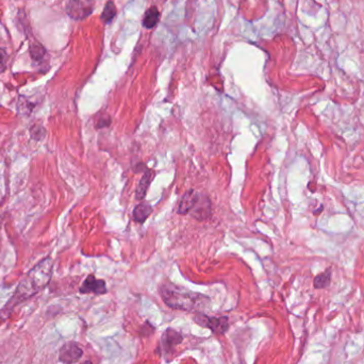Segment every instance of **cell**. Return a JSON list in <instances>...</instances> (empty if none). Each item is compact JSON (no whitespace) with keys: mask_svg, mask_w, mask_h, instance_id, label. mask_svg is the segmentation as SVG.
<instances>
[{"mask_svg":"<svg viewBox=\"0 0 364 364\" xmlns=\"http://www.w3.org/2000/svg\"><path fill=\"white\" fill-rule=\"evenodd\" d=\"M160 294L169 308L176 310L202 313L203 310L210 305L208 296L188 291L185 287L168 282H164L160 286Z\"/></svg>","mask_w":364,"mask_h":364,"instance_id":"cell-1","label":"cell"},{"mask_svg":"<svg viewBox=\"0 0 364 364\" xmlns=\"http://www.w3.org/2000/svg\"><path fill=\"white\" fill-rule=\"evenodd\" d=\"M51 270L52 261L50 258L45 259L35 267H33L24 278V280L19 283L15 294L7 304L6 309H13L17 304L29 299L39 291H41L43 287L46 286L50 280Z\"/></svg>","mask_w":364,"mask_h":364,"instance_id":"cell-2","label":"cell"},{"mask_svg":"<svg viewBox=\"0 0 364 364\" xmlns=\"http://www.w3.org/2000/svg\"><path fill=\"white\" fill-rule=\"evenodd\" d=\"M191 215L197 221L207 220L211 214V201L208 196L200 194L196 206L191 211Z\"/></svg>","mask_w":364,"mask_h":364,"instance_id":"cell-8","label":"cell"},{"mask_svg":"<svg viewBox=\"0 0 364 364\" xmlns=\"http://www.w3.org/2000/svg\"><path fill=\"white\" fill-rule=\"evenodd\" d=\"M94 7V0H68L66 13L74 20H83L93 13Z\"/></svg>","mask_w":364,"mask_h":364,"instance_id":"cell-3","label":"cell"},{"mask_svg":"<svg viewBox=\"0 0 364 364\" xmlns=\"http://www.w3.org/2000/svg\"><path fill=\"white\" fill-rule=\"evenodd\" d=\"M82 364H93L91 361H85V362H83Z\"/></svg>","mask_w":364,"mask_h":364,"instance_id":"cell-17","label":"cell"},{"mask_svg":"<svg viewBox=\"0 0 364 364\" xmlns=\"http://www.w3.org/2000/svg\"><path fill=\"white\" fill-rule=\"evenodd\" d=\"M331 269H327L322 274H318L313 281V285L315 288H325L329 286L331 281Z\"/></svg>","mask_w":364,"mask_h":364,"instance_id":"cell-13","label":"cell"},{"mask_svg":"<svg viewBox=\"0 0 364 364\" xmlns=\"http://www.w3.org/2000/svg\"><path fill=\"white\" fill-rule=\"evenodd\" d=\"M116 13H117V11H116L115 4L112 2V0H109V2L106 3V5L103 9V12L101 14V20L103 21V24L111 23L113 18L116 16Z\"/></svg>","mask_w":364,"mask_h":364,"instance_id":"cell-14","label":"cell"},{"mask_svg":"<svg viewBox=\"0 0 364 364\" xmlns=\"http://www.w3.org/2000/svg\"><path fill=\"white\" fill-rule=\"evenodd\" d=\"M200 193L196 192L195 190H189L187 191L184 195H182L177 208V213L181 214V215H187L190 214L191 211L194 209L196 203L199 199Z\"/></svg>","mask_w":364,"mask_h":364,"instance_id":"cell-6","label":"cell"},{"mask_svg":"<svg viewBox=\"0 0 364 364\" xmlns=\"http://www.w3.org/2000/svg\"><path fill=\"white\" fill-rule=\"evenodd\" d=\"M155 177V172L152 169L146 170V173L141 178L140 182H138V186L136 188L135 192V197L137 200H143L147 194V190L151 186V182L153 181Z\"/></svg>","mask_w":364,"mask_h":364,"instance_id":"cell-10","label":"cell"},{"mask_svg":"<svg viewBox=\"0 0 364 364\" xmlns=\"http://www.w3.org/2000/svg\"><path fill=\"white\" fill-rule=\"evenodd\" d=\"M182 340H184V337H182L181 334H179L178 331L168 328L165 333L162 335L161 338V348L166 352L172 351L177 345H179Z\"/></svg>","mask_w":364,"mask_h":364,"instance_id":"cell-9","label":"cell"},{"mask_svg":"<svg viewBox=\"0 0 364 364\" xmlns=\"http://www.w3.org/2000/svg\"><path fill=\"white\" fill-rule=\"evenodd\" d=\"M83 355L82 348L76 342H67L64 344L59 352V359L65 364H72L80 360Z\"/></svg>","mask_w":364,"mask_h":364,"instance_id":"cell-5","label":"cell"},{"mask_svg":"<svg viewBox=\"0 0 364 364\" xmlns=\"http://www.w3.org/2000/svg\"><path fill=\"white\" fill-rule=\"evenodd\" d=\"M194 320L199 326L210 329L215 335L226 334L229 329V320L226 316L211 317L203 313H197L194 316Z\"/></svg>","mask_w":364,"mask_h":364,"instance_id":"cell-4","label":"cell"},{"mask_svg":"<svg viewBox=\"0 0 364 364\" xmlns=\"http://www.w3.org/2000/svg\"><path fill=\"white\" fill-rule=\"evenodd\" d=\"M153 213V208L147 202H141L134 208L132 213V219L134 222L143 224Z\"/></svg>","mask_w":364,"mask_h":364,"instance_id":"cell-11","label":"cell"},{"mask_svg":"<svg viewBox=\"0 0 364 364\" xmlns=\"http://www.w3.org/2000/svg\"><path fill=\"white\" fill-rule=\"evenodd\" d=\"M46 53L45 49L40 45H34L31 48V57L35 61H42L44 58V55Z\"/></svg>","mask_w":364,"mask_h":364,"instance_id":"cell-15","label":"cell"},{"mask_svg":"<svg viewBox=\"0 0 364 364\" xmlns=\"http://www.w3.org/2000/svg\"><path fill=\"white\" fill-rule=\"evenodd\" d=\"M5 62H6V53L0 49V71L5 69Z\"/></svg>","mask_w":364,"mask_h":364,"instance_id":"cell-16","label":"cell"},{"mask_svg":"<svg viewBox=\"0 0 364 364\" xmlns=\"http://www.w3.org/2000/svg\"><path fill=\"white\" fill-rule=\"evenodd\" d=\"M80 292L82 294L94 293L97 295H101L106 293V285L105 282L101 279H96L94 275H90L87 277L80 287Z\"/></svg>","mask_w":364,"mask_h":364,"instance_id":"cell-7","label":"cell"},{"mask_svg":"<svg viewBox=\"0 0 364 364\" xmlns=\"http://www.w3.org/2000/svg\"><path fill=\"white\" fill-rule=\"evenodd\" d=\"M160 20V12L156 7H152L151 9L147 10L145 13L144 19H143V25L146 29H153L157 26Z\"/></svg>","mask_w":364,"mask_h":364,"instance_id":"cell-12","label":"cell"}]
</instances>
